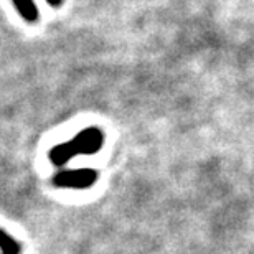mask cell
Here are the masks:
<instances>
[{
    "instance_id": "obj_1",
    "label": "cell",
    "mask_w": 254,
    "mask_h": 254,
    "mask_svg": "<svg viewBox=\"0 0 254 254\" xmlns=\"http://www.w3.org/2000/svg\"><path fill=\"white\" fill-rule=\"evenodd\" d=\"M104 144V134L98 127H88L78 132L73 139L55 145L50 150V160L55 167H63L76 155H93Z\"/></svg>"
},
{
    "instance_id": "obj_2",
    "label": "cell",
    "mask_w": 254,
    "mask_h": 254,
    "mask_svg": "<svg viewBox=\"0 0 254 254\" xmlns=\"http://www.w3.org/2000/svg\"><path fill=\"white\" fill-rule=\"evenodd\" d=\"M98 172L93 169H71V170H60L53 177V184L58 189H69V190H86L93 187L98 182Z\"/></svg>"
},
{
    "instance_id": "obj_3",
    "label": "cell",
    "mask_w": 254,
    "mask_h": 254,
    "mask_svg": "<svg viewBox=\"0 0 254 254\" xmlns=\"http://www.w3.org/2000/svg\"><path fill=\"white\" fill-rule=\"evenodd\" d=\"M52 7L58 8L62 7L63 0H47ZM12 3L15 5V8L18 10V13L22 15L23 20H27L28 23H35L38 20V10L35 7L33 0H12Z\"/></svg>"
},
{
    "instance_id": "obj_4",
    "label": "cell",
    "mask_w": 254,
    "mask_h": 254,
    "mask_svg": "<svg viewBox=\"0 0 254 254\" xmlns=\"http://www.w3.org/2000/svg\"><path fill=\"white\" fill-rule=\"evenodd\" d=\"M20 253H22L20 243L0 228V254H20Z\"/></svg>"
}]
</instances>
